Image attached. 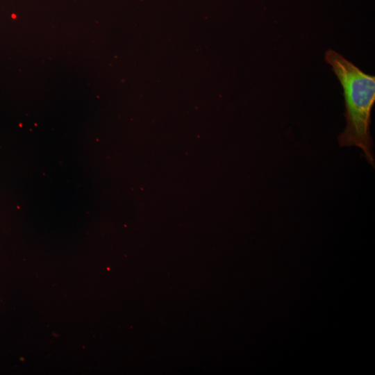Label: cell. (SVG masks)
<instances>
[{"label":"cell","mask_w":375,"mask_h":375,"mask_svg":"<svg viewBox=\"0 0 375 375\" xmlns=\"http://www.w3.org/2000/svg\"><path fill=\"white\" fill-rule=\"evenodd\" d=\"M324 59L332 67L343 88L347 126L338 136L339 144L358 147L367 161L374 167L369 128L375 101V76L365 74L333 49L326 51Z\"/></svg>","instance_id":"1"}]
</instances>
